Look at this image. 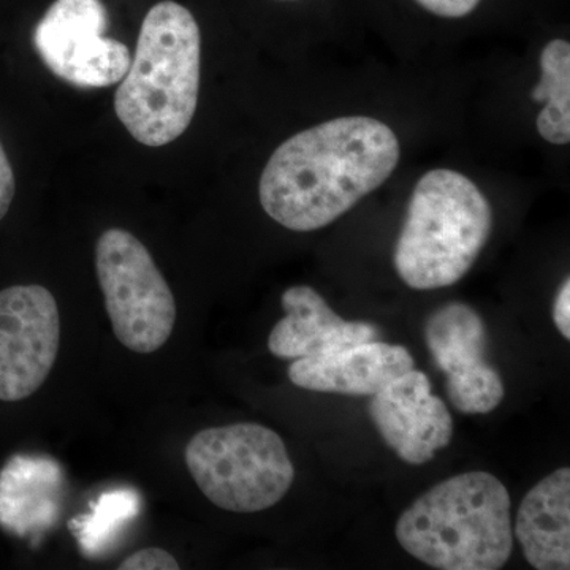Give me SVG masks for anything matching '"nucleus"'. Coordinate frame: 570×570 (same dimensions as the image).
<instances>
[{"label": "nucleus", "instance_id": "4", "mask_svg": "<svg viewBox=\"0 0 570 570\" xmlns=\"http://www.w3.org/2000/svg\"><path fill=\"white\" fill-rule=\"evenodd\" d=\"M493 214L485 195L455 170L420 178L395 249L397 275L415 291L459 283L478 261L491 234Z\"/></svg>", "mask_w": 570, "mask_h": 570}, {"label": "nucleus", "instance_id": "17", "mask_svg": "<svg viewBox=\"0 0 570 570\" xmlns=\"http://www.w3.org/2000/svg\"><path fill=\"white\" fill-rule=\"evenodd\" d=\"M14 175L6 149L0 142V220L9 213L11 202L14 197Z\"/></svg>", "mask_w": 570, "mask_h": 570}, {"label": "nucleus", "instance_id": "18", "mask_svg": "<svg viewBox=\"0 0 570 570\" xmlns=\"http://www.w3.org/2000/svg\"><path fill=\"white\" fill-rule=\"evenodd\" d=\"M553 321L566 340H570V281L562 283L553 303Z\"/></svg>", "mask_w": 570, "mask_h": 570}, {"label": "nucleus", "instance_id": "6", "mask_svg": "<svg viewBox=\"0 0 570 570\" xmlns=\"http://www.w3.org/2000/svg\"><path fill=\"white\" fill-rule=\"evenodd\" d=\"M96 269L119 343L137 354L159 351L174 333L178 311L146 246L130 232L110 228L97 242Z\"/></svg>", "mask_w": 570, "mask_h": 570}, {"label": "nucleus", "instance_id": "11", "mask_svg": "<svg viewBox=\"0 0 570 570\" xmlns=\"http://www.w3.org/2000/svg\"><path fill=\"white\" fill-rule=\"evenodd\" d=\"M412 367L414 358L406 347L374 340L295 360L288 366V379L311 392L373 396Z\"/></svg>", "mask_w": 570, "mask_h": 570}, {"label": "nucleus", "instance_id": "7", "mask_svg": "<svg viewBox=\"0 0 570 570\" xmlns=\"http://www.w3.org/2000/svg\"><path fill=\"white\" fill-rule=\"evenodd\" d=\"M108 17L100 0H56L37 24L33 43L41 61L77 88H108L122 80L130 51L108 39Z\"/></svg>", "mask_w": 570, "mask_h": 570}, {"label": "nucleus", "instance_id": "8", "mask_svg": "<svg viewBox=\"0 0 570 570\" xmlns=\"http://www.w3.org/2000/svg\"><path fill=\"white\" fill-rule=\"evenodd\" d=\"M61 316L43 285H11L0 292V401L32 396L55 367Z\"/></svg>", "mask_w": 570, "mask_h": 570}, {"label": "nucleus", "instance_id": "2", "mask_svg": "<svg viewBox=\"0 0 570 570\" xmlns=\"http://www.w3.org/2000/svg\"><path fill=\"white\" fill-rule=\"evenodd\" d=\"M200 63L194 14L171 0L156 3L115 94L116 115L135 140L159 148L186 132L197 110Z\"/></svg>", "mask_w": 570, "mask_h": 570}, {"label": "nucleus", "instance_id": "13", "mask_svg": "<svg viewBox=\"0 0 570 570\" xmlns=\"http://www.w3.org/2000/svg\"><path fill=\"white\" fill-rule=\"evenodd\" d=\"M515 538L538 570L570 569V469L540 480L521 501Z\"/></svg>", "mask_w": 570, "mask_h": 570}, {"label": "nucleus", "instance_id": "9", "mask_svg": "<svg viewBox=\"0 0 570 570\" xmlns=\"http://www.w3.org/2000/svg\"><path fill=\"white\" fill-rule=\"evenodd\" d=\"M425 343L448 377L452 406L463 414H489L504 400V382L487 362L489 333L478 311L453 302L439 307L425 324Z\"/></svg>", "mask_w": 570, "mask_h": 570}, {"label": "nucleus", "instance_id": "15", "mask_svg": "<svg viewBox=\"0 0 570 570\" xmlns=\"http://www.w3.org/2000/svg\"><path fill=\"white\" fill-rule=\"evenodd\" d=\"M179 562L174 554L163 549H145L130 554L121 562L119 570H178Z\"/></svg>", "mask_w": 570, "mask_h": 570}, {"label": "nucleus", "instance_id": "14", "mask_svg": "<svg viewBox=\"0 0 570 570\" xmlns=\"http://www.w3.org/2000/svg\"><path fill=\"white\" fill-rule=\"evenodd\" d=\"M540 81L532 89L535 102H547L538 116L543 140L566 145L570 140V45L553 40L540 55Z\"/></svg>", "mask_w": 570, "mask_h": 570}, {"label": "nucleus", "instance_id": "1", "mask_svg": "<svg viewBox=\"0 0 570 570\" xmlns=\"http://www.w3.org/2000/svg\"><path fill=\"white\" fill-rule=\"evenodd\" d=\"M400 163L395 132L367 116L332 119L284 141L258 184L265 213L294 232L335 223Z\"/></svg>", "mask_w": 570, "mask_h": 570}, {"label": "nucleus", "instance_id": "10", "mask_svg": "<svg viewBox=\"0 0 570 570\" xmlns=\"http://www.w3.org/2000/svg\"><path fill=\"white\" fill-rule=\"evenodd\" d=\"M367 411L385 444L404 463L425 464L452 441L448 404L433 395L430 379L414 367L371 396Z\"/></svg>", "mask_w": 570, "mask_h": 570}, {"label": "nucleus", "instance_id": "5", "mask_svg": "<svg viewBox=\"0 0 570 570\" xmlns=\"http://www.w3.org/2000/svg\"><path fill=\"white\" fill-rule=\"evenodd\" d=\"M198 489L228 512H262L283 501L295 468L283 438L258 423L206 428L184 452Z\"/></svg>", "mask_w": 570, "mask_h": 570}, {"label": "nucleus", "instance_id": "3", "mask_svg": "<svg viewBox=\"0 0 570 570\" xmlns=\"http://www.w3.org/2000/svg\"><path fill=\"white\" fill-rule=\"evenodd\" d=\"M510 494L489 472L455 475L415 499L396 523L400 546L441 570H498L513 549Z\"/></svg>", "mask_w": 570, "mask_h": 570}, {"label": "nucleus", "instance_id": "12", "mask_svg": "<svg viewBox=\"0 0 570 570\" xmlns=\"http://www.w3.org/2000/svg\"><path fill=\"white\" fill-rule=\"evenodd\" d=\"M281 303L285 317L277 322L268 337L269 352L277 358L325 355L377 340L376 326L367 322L344 321L309 285L287 288Z\"/></svg>", "mask_w": 570, "mask_h": 570}, {"label": "nucleus", "instance_id": "16", "mask_svg": "<svg viewBox=\"0 0 570 570\" xmlns=\"http://www.w3.org/2000/svg\"><path fill=\"white\" fill-rule=\"evenodd\" d=\"M420 6L442 18H463L478 9L480 0H417Z\"/></svg>", "mask_w": 570, "mask_h": 570}]
</instances>
